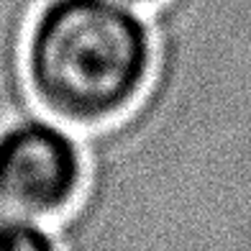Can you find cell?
I'll return each instance as SVG.
<instances>
[{
    "mask_svg": "<svg viewBox=\"0 0 251 251\" xmlns=\"http://www.w3.org/2000/svg\"><path fill=\"white\" fill-rule=\"evenodd\" d=\"M24 64L44 116L72 131L95 128L144 93L151 28L121 0H47L28 26Z\"/></svg>",
    "mask_w": 251,
    "mask_h": 251,
    "instance_id": "6da1fadb",
    "label": "cell"
},
{
    "mask_svg": "<svg viewBox=\"0 0 251 251\" xmlns=\"http://www.w3.org/2000/svg\"><path fill=\"white\" fill-rule=\"evenodd\" d=\"M85 177L77 133L44 113L0 128V205L49 223L72 208Z\"/></svg>",
    "mask_w": 251,
    "mask_h": 251,
    "instance_id": "7a4b0ae2",
    "label": "cell"
},
{
    "mask_svg": "<svg viewBox=\"0 0 251 251\" xmlns=\"http://www.w3.org/2000/svg\"><path fill=\"white\" fill-rule=\"evenodd\" d=\"M0 251H59L49 223L0 205Z\"/></svg>",
    "mask_w": 251,
    "mask_h": 251,
    "instance_id": "3957f363",
    "label": "cell"
},
{
    "mask_svg": "<svg viewBox=\"0 0 251 251\" xmlns=\"http://www.w3.org/2000/svg\"><path fill=\"white\" fill-rule=\"evenodd\" d=\"M121 3H126V5H136V8H151L154 3H159V0H121Z\"/></svg>",
    "mask_w": 251,
    "mask_h": 251,
    "instance_id": "277c9868",
    "label": "cell"
}]
</instances>
